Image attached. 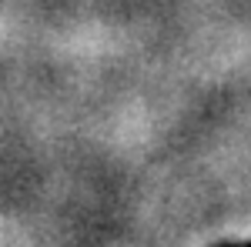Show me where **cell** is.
I'll return each mask as SVG.
<instances>
[{
    "label": "cell",
    "mask_w": 251,
    "mask_h": 247,
    "mask_svg": "<svg viewBox=\"0 0 251 247\" xmlns=\"http://www.w3.org/2000/svg\"><path fill=\"white\" fill-rule=\"evenodd\" d=\"M218 247H251V241H241V244H218Z\"/></svg>",
    "instance_id": "obj_1"
}]
</instances>
